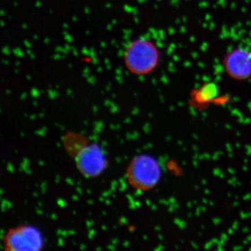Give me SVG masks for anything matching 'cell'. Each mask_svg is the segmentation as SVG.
I'll return each instance as SVG.
<instances>
[{
  "mask_svg": "<svg viewBox=\"0 0 251 251\" xmlns=\"http://www.w3.org/2000/svg\"><path fill=\"white\" fill-rule=\"evenodd\" d=\"M77 168L86 176H97L106 166V161L98 145H91L82 149L77 154Z\"/></svg>",
  "mask_w": 251,
  "mask_h": 251,
  "instance_id": "5b68a950",
  "label": "cell"
},
{
  "mask_svg": "<svg viewBox=\"0 0 251 251\" xmlns=\"http://www.w3.org/2000/svg\"><path fill=\"white\" fill-rule=\"evenodd\" d=\"M225 70L235 80H247L251 77V51L236 49L229 51L224 59Z\"/></svg>",
  "mask_w": 251,
  "mask_h": 251,
  "instance_id": "277c9868",
  "label": "cell"
},
{
  "mask_svg": "<svg viewBox=\"0 0 251 251\" xmlns=\"http://www.w3.org/2000/svg\"><path fill=\"white\" fill-rule=\"evenodd\" d=\"M128 179L135 188L142 191L151 189L161 178L159 165L152 157L141 155L135 157L128 168Z\"/></svg>",
  "mask_w": 251,
  "mask_h": 251,
  "instance_id": "7a4b0ae2",
  "label": "cell"
},
{
  "mask_svg": "<svg viewBox=\"0 0 251 251\" xmlns=\"http://www.w3.org/2000/svg\"><path fill=\"white\" fill-rule=\"evenodd\" d=\"M124 58L127 69L132 74L146 75L156 69L159 61V52L151 41L138 39L127 46Z\"/></svg>",
  "mask_w": 251,
  "mask_h": 251,
  "instance_id": "6da1fadb",
  "label": "cell"
},
{
  "mask_svg": "<svg viewBox=\"0 0 251 251\" xmlns=\"http://www.w3.org/2000/svg\"><path fill=\"white\" fill-rule=\"evenodd\" d=\"M4 242L7 250L14 251H39L44 245L40 232L29 226L11 229L6 234Z\"/></svg>",
  "mask_w": 251,
  "mask_h": 251,
  "instance_id": "3957f363",
  "label": "cell"
}]
</instances>
